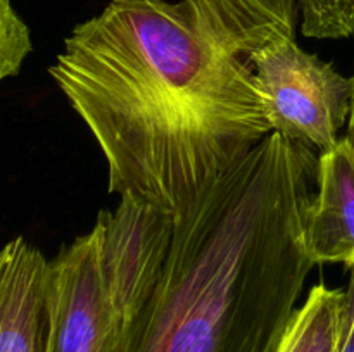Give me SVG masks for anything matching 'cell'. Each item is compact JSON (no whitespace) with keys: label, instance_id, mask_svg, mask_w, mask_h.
<instances>
[{"label":"cell","instance_id":"6da1fadb","mask_svg":"<svg viewBox=\"0 0 354 352\" xmlns=\"http://www.w3.org/2000/svg\"><path fill=\"white\" fill-rule=\"evenodd\" d=\"M107 164V190L185 216L273 133L248 62L185 0H111L48 69Z\"/></svg>","mask_w":354,"mask_h":352},{"label":"cell","instance_id":"7a4b0ae2","mask_svg":"<svg viewBox=\"0 0 354 352\" xmlns=\"http://www.w3.org/2000/svg\"><path fill=\"white\" fill-rule=\"evenodd\" d=\"M311 148L273 131L176 219L161 282L114 352H277L315 268Z\"/></svg>","mask_w":354,"mask_h":352},{"label":"cell","instance_id":"3957f363","mask_svg":"<svg viewBox=\"0 0 354 352\" xmlns=\"http://www.w3.org/2000/svg\"><path fill=\"white\" fill-rule=\"evenodd\" d=\"M249 68L275 133L311 150L325 152L339 144V131L351 114V78L296 40L270 45L251 59Z\"/></svg>","mask_w":354,"mask_h":352},{"label":"cell","instance_id":"277c9868","mask_svg":"<svg viewBox=\"0 0 354 352\" xmlns=\"http://www.w3.org/2000/svg\"><path fill=\"white\" fill-rule=\"evenodd\" d=\"M54 323L50 352H114L123 320L104 285L95 228L52 259Z\"/></svg>","mask_w":354,"mask_h":352},{"label":"cell","instance_id":"5b68a950","mask_svg":"<svg viewBox=\"0 0 354 352\" xmlns=\"http://www.w3.org/2000/svg\"><path fill=\"white\" fill-rule=\"evenodd\" d=\"M52 261L24 237L0 254V352H50Z\"/></svg>","mask_w":354,"mask_h":352},{"label":"cell","instance_id":"8992f818","mask_svg":"<svg viewBox=\"0 0 354 352\" xmlns=\"http://www.w3.org/2000/svg\"><path fill=\"white\" fill-rule=\"evenodd\" d=\"M303 221L315 264L354 271V145L348 137L318 155L317 192L304 204Z\"/></svg>","mask_w":354,"mask_h":352},{"label":"cell","instance_id":"52a82bcc","mask_svg":"<svg viewBox=\"0 0 354 352\" xmlns=\"http://www.w3.org/2000/svg\"><path fill=\"white\" fill-rule=\"evenodd\" d=\"M348 289L311 286L297 307L277 352H337Z\"/></svg>","mask_w":354,"mask_h":352},{"label":"cell","instance_id":"ba28073f","mask_svg":"<svg viewBox=\"0 0 354 352\" xmlns=\"http://www.w3.org/2000/svg\"><path fill=\"white\" fill-rule=\"evenodd\" d=\"M306 37L341 40L354 35V0H297Z\"/></svg>","mask_w":354,"mask_h":352},{"label":"cell","instance_id":"9c48e42d","mask_svg":"<svg viewBox=\"0 0 354 352\" xmlns=\"http://www.w3.org/2000/svg\"><path fill=\"white\" fill-rule=\"evenodd\" d=\"M31 48L28 24L10 0H0V78L7 79L19 75Z\"/></svg>","mask_w":354,"mask_h":352},{"label":"cell","instance_id":"30bf717a","mask_svg":"<svg viewBox=\"0 0 354 352\" xmlns=\"http://www.w3.org/2000/svg\"><path fill=\"white\" fill-rule=\"evenodd\" d=\"M337 352H354V271L348 285L344 321H342L341 342H339Z\"/></svg>","mask_w":354,"mask_h":352},{"label":"cell","instance_id":"8fae6325","mask_svg":"<svg viewBox=\"0 0 354 352\" xmlns=\"http://www.w3.org/2000/svg\"><path fill=\"white\" fill-rule=\"evenodd\" d=\"M196 7H211V9H221V7H230L241 0H187Z\"/></svg>","mask_w":354,"mask_h":352},{"label":"cell","instance_id":"7c38bea8","mask_svg":"<svg viewBox=\"0 0 354 352\" xmlns=\"http://www.w3.org/2000/svg\"><path fill=\"white\" fill-rule=\"evenodd\" d=\"M353 79V102H351V114H349V121H348V133H346V137L351 140V144L354 145V72L351 76Z\"/></svg>","mask_w":354,"mask_h":352}]
</instances>
